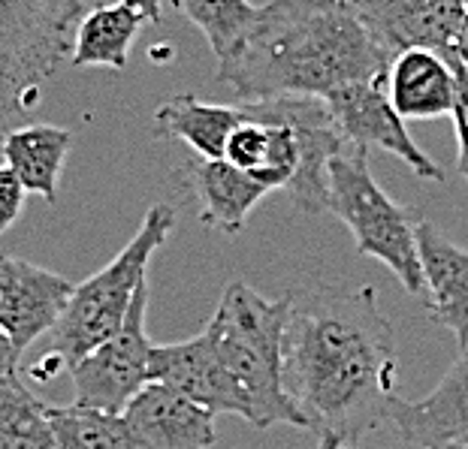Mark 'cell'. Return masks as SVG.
Instances as JSON below:
<instances>
[{
    "instance_id": "6da1fadb",
    "label": "cell",
    "mask_w": 468,
    "mask_h": 449,
    "mask_svg": "<svg viewBox=\"0 0 468 449\" xmlns=\"http://www.w3.org/2000/svg\"><path fill=\"white\" fill-rule=\"evenodd\" d=\"M284 326V389L305 432L356 446L390 419L399 377L393 326L375 287L291 289Z\"/></svg>"
},
{
    "instance_id": "7a4b0ae2",
    "label": "cell",
    "mask_w": 468,
    "mask_h": 449,
    "mask_svg": "<svg viewBox=\"0 0 468 449\" xmlns=\"http://www.w3.org/2000/svg\"><path fill=\"white\" fill-rule=\"evenodd\" d=\"M351 0H269L236 48L218 61L215 82L242 103L275 97L326 99L347 85L387 76Z\"/></svg>"
},
{
    "instance_id": "3957f363",
    "label": "cell",
    "mask_w": 468,
    "mask_h": 449,
    "mask_svg": "<svg viewBox=\"0 0 468 449\" xmlns=\"http://www.w3.org/2000/svg\"><path fill=\"white\" fill-rule=\"evenodd\" d=\"M287 314H291V296L272 302L248 284L233 281L224 287L221 302L206 323L242 395V419L261 432L272 425L305 428L303 413L284 389Z\"/></svg>"
},
{
    "instance_id": "277c9868",
    "label": "cell",
    "mask_w": 468,
    "mask_h": 449,
    "mask_svg": "<svg viewBox=\"0 0 468 449\" xmlns=\"http://www.w3.org/2000/svg\"><path fill=\"white\" fill-rule=\"evenodd\" d=\"M173 226V205L154 203L145 212L136 235L112 256V263H106L88 281L76 284L67 311L52 329V350L67 368L82 362L88 353H94L97 347L118 335V329L131 314L136 293L145 284L148 263L169 238Z\"/></svg>"
},
{
    "instance_id": "5b68a950",
    "label": "cell",
    "mask_w": 468,
    "mask_h": 449,
    "mask_svg": "<svg viewBox=\"0 0 468 449\" xmlns=\"http://www.w3.org/2000/svg\"><path fill=\"white\" fill-rule=\"evenodd\" d=\"M326 212L351 229L356 251L384 263L408 293L430 298L426 272L420 259V224L417 212L393 203L368 169V148L345 145L330 163V196Z\"/></svg>"
},
{
    "instance_id": "8992f818",
    "label": "cell",
    "mask_w": 468,
    "mask_h": 449,
    "mask_svg": "<svg viewBox=\"0 0 468 449\" xmlns=\"http://www.w3.org/2000/svg\"><path fill=\"white\" fill-rule=\"evenodd\" d=\"M85 0H0V136L69 64Z\"/></svg>"
},
{
    "instance_id": "52a82bcc",
    "label": "cell",
    "mask_w": 468,
    "mask_h": 449,
    "mask_svg": "<svg viewBox=\"0 0 468 449\" xmlns=\"http://www.w3.org/2000/svg\"><path fill=\"white\" fill-rule=\"evenodd\" d=\"M145 311L148 281L136 293L131 314H127L124 326L118 329V335L69 368V377H73L76 386V404L122 416L127 404L152 383L154 344L145 335Z\"/></svg>"
},
{
    "instance_id": "ba28073f",
    "label": "cell",
    "mask_w": 468,
    "mask_h": 449,
    "mask_svg": "<svg viewBox=\"0 0 468 449\" xmlns=\"http://www.w3.org/2000/svg\"><path fill=\"white\" fill-rule=\"evenodd\" d=\"M326 109H330L338 133L345 136L347 145L381 148V151L399 157L417 178L444 182V169L414 142L405 121L396 115L390 94H387V76L347 85L342 91L330 94Z\"/></svg>"
},
{
    "instance_id": "9c48e42d",
    "label": "cell",
    "mask_w": 468,
    "mask_h": 449,
    "mask_svg": "<svg viewBox=\"0 0 468 449\" xmlns=\"http://www.w3.org/2000/svg\"><path fill=\"white\" fill-rule=\"evenodd\" d=\"M351 6L390 61L408 48L453 55L468 22L463 0H351Z\"/></svg>"
},
{
    "instance_id": "30bf717a",
    "label": "cell",
    "mask_w": 468,
    "mask_h": 449,
    "mask_svg": "<svg viewBox=\"0 0 468 449\" xmlns=\"http://www.w3.org/2000/svg\"><path fill=\"white\" fill-rule=\"evenodd\" d=\"M73 289L76 284L43 266L0 254V329L25 353L58 326Z\"/></svg>"
},
{
    "instance_id": "8fae6325",
    "label": "cell",
    "mask_w": 468,
    "mask_h": 449,
    "mask_svg": "<svg viewBox=\"0 0 468 449\" xmlns=\"http://www.w3.org/2000/svg\"><path fill=\"white\" fill-rule=\"evenodd\" d=\"M152 383H164L178 395L212 413H245L242 395L227 371L218 344L208 329L191 341L154 344L152 350Z\"/></svg>"
},
{
    "instance_id": "7c38bea8",
    "label": "cell",
    "mask_w": 468,
    "mask_h": 449,
    "mask_svg": "<svg viewBox=\"0 0 468 449\" xmlns=\"http://www.w3.org/2000/svg\"><path fill=\"white\" fill-rule=\"evenodd\" d=\"M136 449H208L215 413L164 383H148L122 413Z\"/></svg>"
},
{
    "instance_id": "4fadbf2b",
    "label": "cell",
    "mask_w": 468,
    "mask_h": 449,
    "mask_svg": "<svg viewBox=\"0 0 468 449\" xmlns=\"http://www.w3.org/2000/svg\"><path fill=\"white\" fill-rule=\"evenodd\" d=\"M405 444L417 449H451L468 434V344L441 383L420 402L396 398L390 419Z\"/></svg>"
},
{
    "instance_id": "5bb4252c",
    "label": "cell",
    "mask_w": 468,
    "mask_h": 449,
    "mask_svg": "<svg viewBox=\"0 0 468 449\" xmlns=\"http://www.w3.org/2000/svg\"><path fill=\"white\" fill-rule=\"evenodd\" d=\"M387 94L402 121H432L453 112L456 69L453 55L432 48H408L387 69Z\"/></svg>"
},
{
    "instance_id": "9a60e30c",
    "label": "cell",
    "mask_w": 468,
    "mask_h": 449,
    "mask_svg": "<svg viewBox=\"0 0 468 449\" xmlns=\"http://www.w3.org/2000/svg\"><path fill=\"white\" fill-rule=\"evenodd\" d=\"M420 259L426 272V311L456 335L460 347L468 344V251L441 235L430 221L420 224Z\"/></svg>"
},
{
    "instance_id": "2e32d148",
    "label": "cell",
    "mask_w": 468,
    "mask_h": 449,
    "mask_svg": "<svg viewBox=\"0 0 468 449\" xmlns=\"http://www.w3.org/2000/svg\"><path fill=\"white\" fill-rule=\"evenodd\" d=\"M194 193L200 196V221L224 235H239L248 217L272 193L254 175L227 161H200L191 169Z\"/></svg>"
},
{
    "instance_id": "e0dca14e",
    "label": "cell",
    "mask_w": 468,
    "mask_h": 449,
    "mask_svg": "<svg viewBox=\"0 0 468 449\" xmlns=\"http://www.w3.org/2000/svg\"><path fill=\"white\" fill-rule=\"evenodd\" d=\"M242 121L245 112L239 103H203L194 94H176L154 112V133L185 142L200 161H224L227 139Z\"/></svg>"
},
{
    "instance_id": "ac0fdd59",
    "label": "cell",
    "mask_w": 468,
    "mask_h": 449,
    "mask_svg": "<svg viewBox=\"0 0 468 449\" xmlns=\"http://www.w3.org/2000/svg\"><path fill=\"white\" fill-rule=\"evenodd\" d=\"M73 145V133L52 124L16 127L4 136V161L27 187V193L58 203L61 169Z\"/></svg>"
},
{
    "instance_id": "d6986e66",
    "label": "cell",
    "mask_w": 468,
    "mask_h": 449,
    "mask_svg": "<svg viewBox=\"0 0 468 449\" xmlns=\"http://www.w3.org/2000/svg\"><path fill=\"white\" fill-rule=\"evenodd\" d=\"M143 25H148L143 16L124 6L122 0L109 6H94L91 13L82 16L73 37V55L69 67H106V69H127L133 43Z\"/></svg>"
},
{
    "instance_id": "ffe728a7",
    "label": "cell",
    "mask_w": 468,
    "mask_h": 449,
    "mask_svg": "<svg viewBox=\"0 0 468 449\" xmlns=\"http://www.w3.org/2000/svg\"><path fill=\"white\" fill-rule=\"evenodd\" d=\"M0 449H55L52 404L39 402L18 374L0 377Z\"/></svg>"
},
{
    "instance_id": "44dd1931",
    "label": "cell",
    "mask_w": 468,
    "mask_h": 449,
    "mask_svg": "<svg viewBox=\"0 0 468 449\" xmlns=\"http://www.w3.org/2000/svg\"><path fill=\"white\" fill-rule=\"evenodd\" d=\"M55 449H136L124 416L94 407H52Z\"/></svg>"
},
{
    "instance_id": "7402d4cb",
    "label": "cell",
    "mask_w": 468,
    "mask_h": 449,
    "mask_svg": "<svg viewBox=\"0 0 468 449\" xmlns=\"http://www.w3.org/2000/svg\"><path fill=\"white\" fill-rule=\"evenodd\" d=\"M176 4L200 27L218 61L233 52L239 39L254 25L257 9H261L248 4V0H176Z\"/></svg>"
},
{
    "instance_id": "603a6c76",
    "label": "cell",
    "mask_w": 468,
    "mask_h": 449,
    "mask_svg": "<svg viewBox=\"0 0 468 449\" xmlns=\"http://www.w3.org/2000/svg\"><path fill=\"white\" fill-rule=\"evenodd\" d=\"M456 69V99H453V127H456V166L460 175L468 178V67L453 52Z\"/></svg>"
},
{
    "instance_id": "cb8c5ba5",
    "label": "cell",
    "mask_w": 468,
    "mask_h": 449,
    "mask_svg": "<svg viewBox=\"0 0 468 449\" xmlns=\"http://www.w3.org/2000/svg\"><path fill=\"white\" fill-rule=\"evenodd\" d=\"M27 187L18 182V175L6 163L0 166V235L22 217Z\"/></svg>"
},
{
    "instance_id": "d4e9b609",
    "label": "cell",
    "mask_w": 468,
    "mask_h": 449,
    "mask_svg": "<svg viewBox=\"0 0 468 449\" xmlns=\"http://www.w3.org/2000/svg\"><path fill=\"white\" fill-rule=\"evenodd\" d=\"M18 359H22V350L9 341V335L0 329V377L18 374Z\"/></svg>"
},
{
    "instance_id": "484cf974",
    "label": "cell",
    "mask_w": 468,
    "mask_h": 449,
    "mask_svg": "<svg viewBox=\"0 0 468 449\" xmlns=\"http://www.w3.org/2000/svg\"><path fill=\"white\" fill-rule=\"evenodd\" d=\"M124 6H131L133 13H139L145 18V22H154L161 25L164 18V0H122Z\"/></svg>"
},
{
    "instance_id": "4316f807",
    "label": "cell",
    "mask_w": 468,
    "mask_h": 449,
    "mask_svg": "<svg viewBox=\"0 0 468 449\" xmlns=\"http://www.w3.org/2000/svg\"><path fill=\"white\" fill-rule=\"evenodd\" d=\"M456 57L468 67V22H465V27H463V34H460V39H456Z\"/></svg>"
},
{
    "instance_id": "83f0119b",
    "label": "cell",
    "mask_w": 468,
    "mask_h": 449,
    "mask_svg": "<svg viewBox=\"0 0 468 449\" xmlns=\"http://www.w3.org/2000/svg\"><path fill=\"white\" fill-rule=\"evenodd\" d=\"M317 449H338V444L330 441V437H321V441H317Z\"/></svg>"
},
{
    "instance_id": "f1b7e54d",
    "label": "cell",
    "mask_w": 468,
    "mask_h": 449,
    "mask_svg": "<svg viewBox=\"0 0 468 449\" xmlns=\"http://www.w3.org/2000/svg\"><path fill=\"white\" fill-rule=\"evenodd\" d=\"M451 449H468V434L463 437V441H460V444H453Z\"/></svg>"
},
{
    "instance_id": "f546056e",
    "label": "cell",
    "mask_w": 468,
    "mask_h": 449,
    "mask_svg": "<svg viewBox=\"0 0 468 449\" xmlns=\"http://www.w3.org/2000/svg\"><path fill=\"white\" fill-rule=\"evenodd\" d=\"M338 449H356V446H338Z\"/></svg>"
},
{
    "instance_id": "4dcf8cb0",
    "label": "cell",
    "mask_w": 468,
    "mask_h": 449,
    "mask_svg": "<svg viewBox=\"0 0 468 449\" xmlns=\"http://www.w3.org/2000/svg\"><path fill=\"white\" fill-rule=\"evenodd\" d=\"M463 4H465V6H468V0H463Z\"/></svg>"
}]
</instances>
